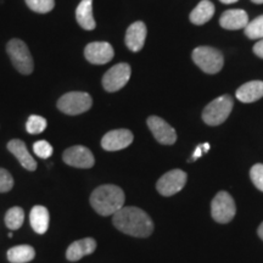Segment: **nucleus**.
Returning <instances> with one entry per match:
<instances>
[{
  "instance_id": "obj_13",
  "label": "nucleus",
  "mask_w": 263,
  "mask_h": 263,
  "mask_svg": "<svg viewBox=\"0 0 263 263\" xmlns=\"http://www.w3.org/2000/svg\"><path fill=\"white\" fill-rule=\"evenodd\" d=\"M133 133L128 129H115L105 134L101 139V146L106 151L126 149L133 143Z\"/></svg>"
},
{
  "instance_id": "obj_19",
  "label": "nucleus",
  "mask_w": 263,
  "mask_h": 263,
  "mask_svg": "<svg viewBox=\"0 0 263 263\" xmlns=\"http://www.w3.org/2000/svg\"><path fill=\"white\" fill-rule=\"evenodd\" d=\"M49 221H50V216H49L47 207L37 205L31 210L29 222H31L33 230L37 234H44V233H47L49 228Z\"/></svg>"
},
{
  "instance_id": "obj_31",
  "label": "nucleus",
  "mask_w": 263,
  "mask_h": 263,
  "mask_svg": "<svg viewBox=\"0 0 263 263\" xmlns=\"http://www.w3.org/2000/svg\"><path fill=\"white\" fill-rule=\"evenodd\" d=\"M202 154H203V151H202V144H201V145L197 146V147H196V150L194 151L193 157H192V159L189 160V162H193V161H196L197 159H200V157H201Z\"/></svg>"
},
{
  "instance_id": "obj_7",
  "label": "nucleus",
  "mask_w": 263,
  "mask_h": 263,
  "mask_svg": "<svg viewBox=\"0 0 263 263\" xmlns=\"http://www.w3.org/2000/svg\"><path fill=\"white\" fill-rule=\"evenodd\" d=\"M236 213V207L234 199L227 192H219L213 197L211 202V215L216 222L229 223L234 218Z\"/></svg>"
},
{
  "instance_id": "obj_3",
  "label": "nucleus",
  "mask_w": 263,
  "mask_h": 263,
  "mask_svg": "<svg viewBox=\"0 0 263 263\" xmlns=\"http://www.w3.org/2000/svg\"><path fill=\"white\" fill-rule=\"evenodd\" d=\"M233 105V99L228 94L215 99L202 111L203 122L209 126H219L229 117Z\"/></svg>"
},
{
  "instance_id": "obj_35",
  "label": "nucleus",
  "mask_w": 263,
  "mask_h": 263,
  "mask_svg": "<svg viewBox=\"0 0 263 263\" xmlns=\"http://www.w3.org/2000/svg\"><path fill=\"white\" fill-rule=\"evenodd\" d=\"M251 2L255 4H263V0H251Z\"/></svg>"
},
{
  "instance_id": "obj_33",
  "label": "nucleus",
  "mask_w": 263,
  "mask_h": 263,
  "mask_svg": "<svg viewBox=\"0 0 263 263\" xmlns=\"http://www.w3.org/2000/svg\"><path fill=\"white\" fill-rule=\"evenodd\" d=\"M209 150H210V144L209 143H205V144H202V151L203 153H209Z\"/></svg>"
},
{
  "instance_id": "obj_30",
  "label": "nucleus",
  "mask_w": 263,
  "mask_h": 263,
  "mask_svg": "<svg viewBox=\"0 0 263 263\" xmlns=\"http://www.w3.org/2000/svg\"><path fill=\"white\" fill-rule=\"evenodd\" d=\"M254 52H255V55H257L258 58L263 59V39H261V41H258L257 43H256L255 47H254Z\"/></svg>"
},
{
  "instance_id": "obj_10",
  "label": "nucleus",
  "mask_w": 263,
  "mask_h": 263,
  "mask_svg": "<svg viewBox=\"0 0 263 263\" xmlns=\"http://www.w3.org/2000/svg\"><path fill=\"white\" fill-rule=\"evenodd\" d=\"M62 160L66 164L76 167V168H91L95 163L91 151L82 145H74L65 150Z\"/></svg>"
},
{
  "instance_id": "obj_12",
  "label": "nucleus",
  "mask_w": 263,
  "mask_h": 263,
  "mask_svg": "<svg viewBox=\"0 0 263 263\" xmlns=\"http://www.w3.org/2000/svg\"><path fill=\"white\" fill-rule=\"evenodd\" d=\"M114 48L107 42H93L84 49V57L90 64L104 65L112 60Z\"/></svg>"
},
{
  "instance_id": "obj_15",
  "label": "nucleus",
  "mask_w": 263,
  "mask_h": 263,
  "mask_svg": "<svg viewBox=\"0 0 263 263\" xmlns=\"http://www.w3.org/2000/svg\"><path fill=\"white\" fill-rule=\"evenodd\" d=\"M146 26L144 22L137 21L129 26L126 33V45L130 51H140L146 39Z\"/></svg>"
},
{
  "instance_id": "obj_2",
  "label": "nucleus",
  "mask_w": 263,
  "mask_h": 263,
  "mask_svg": "<svg viewBox=\"0 0 263 263\" xmlns=\"http://www.w3.org/2000/svg\"><path fill=\"white\" fill-rule=\"evenodd\" d=\"M124 192L114 184L98 186L90 195V205L100 216H114L124 207Z\"/></svg>"
},
{
  "instance_id": "obj_18",
  "label": "nucleus",
  "mask_w": 263,
  "mask_h": 263,
  "mask_svg": "<svg viewBox=\"0 0 263 263\" xmlns=\"http://www.w3.org/2000/svg\"><path fill=\"white\" fill-rule=\"evenodd\" d=\"M235 97L241 103L249 104L255 103L263 98V82L262 81H252L242 84L241 87L236 90Z\"/></svg>"
},
{
  "instance_id": "obj_29",
  "label": "nucleus",
  "mask_w": 263,
  "mask_h": 263,
  "mask_svg": "<svg viewBox=\"0 0 263 263\" xmlns=\"http://www.w3.org/2000/svg\"><path fill=\"white\" fill-rule=\"evenodd\" d=\"M14 186V178L8 171L0 168V193H8Z\"/></svg>"
},
{
  "instance_id": "obj_34",
  "label": "nucleus",
  "mask_w": 263,
  "mask_h": 263,
  "mask_svg": "<svg viewBox=\"0 0 263 263\" xmlns=\"http://www.w3.org/2000/svg\"><path fill=\"white\" fill-rule=\"evenodd\" d=\"M223 4H234V3L239 2V0H219Z\"/></svg>"
},
{
  "instance_id": "obj_9",
  "label": "nucleus",
  "mask_w": 263,
  "mask_h": 263,
  "mask_svg": "<svg viewBox=\"0 0 263 263\" xmlns=\"http://www.w3.org/2000/svg\"><path fill=\"white\" fill-rule=\"evenodd\" d=\"M130 66L128 64H118L111 67L103 77V87L106 91L114 93L122 89L130 78Z\"/></svg>"
},
{
  "instance_id": "obj_27",
  "label": "nucleus",
  "mask_w": 263,
  "mask_h": 263,
  "mask_svg": "<svg viewBox=\"0 0 263 263\" xmlns=\"http://www.w3.org/2000/svg\"><path fill=\"white\" fill-rule=\"evenodd\" d=\"M33 151H34L35 155L41 157V159H48V157H50L52 155L54 149H52V146L47 140H39L35 141L34 145H33Z\"/></svg>"
},
{
  "instance_id": "obj_23",
  "label": "nucleus",
  "mask_w": 263,
  "mask_h": 263,
  "mask_svg": "<svg viewBox=\"0 0 263 263\" xmlns=\"http://www.w3.org/2000/svg\"><path fill=\"white\" fill-rule=\"evenodd\" d=\"M25 221V211L21 207H11L5 215V224L9 229L17 230L22 227Z\"/></svg>"
},
{
  "instance_id": "obj_21",
  "label": "nucleus",
  "mask_w": 263,
  "mask_h": 263,
  "mask_svg": "<svg viewBox=\"0 0 263 263\" xmlns=\"http://www.w3.org/2000/svg\"><path fill=\"white\" fill-rule=\"evenodd\" d=\"M213 15H215V5L210 0H202L193 10L189 18L192 21V24L201 26L205 25L206 22H209Z\"/></svg>"
},
{
  "instance_id": "obj_16",
  "label": "nucleus",
  "mask_w": 263,
  "mask_h": 263,
  "mask_svg": "<svg viewBox=\"0 0 263 263\" xmlns=\"http://www.w3.org/2000/svg\"><path fill=\"white\" fill-rule=\"evenodd\" d=\"M249 24V16L246 14V11L241 9H233V10H227L219 18V25L223 28L230 29V31H234V29H241L245 28Z\"/></svg>"
},
{
  "instance_id": "obj_11",
  "label": "nucleus",
  "mask_w": 263,
  "mask_h": 263,
  "mask_svg": "<svg viewBox=\"0 0 263 263\" xmlns=\"http://www.w3.org/2000/svg\"><path fill=\"white\" fill-rule=\"evenodd\" d=\"M147 127L155 139L162 145H172L177 141V133L172 126L159 116L147 118Z\"/></svg>"
},
{
  "instance_id": "obj_20",
  "label": "nucleus",
  "mask_w": 263,
  "mask_h": 263,
  "mask_svg": "<svg viewBox=\"0 0 263 263\" xmlns=\"http://www.w3.org/2000/svg\"><path fill=\"white\" fill-rule=\"evenodd\" d=\"M76 18L83 29L91 31L95 28V20L93 16V0H82L76 9Z\"/></svg>"
},
{
  "instance_id": "obj_17",
  "label": "nucleus",
  "mask_w": 263,
  "mask_h": 263,
  "mask_svg": "<svg viewBox=\"0 0 263 263\" xmlns=\"http://www.w3.org/2000/svg\"><path fill=\"white\" fill-rule=\"evenodd\" d=\"M8 149L18 160V162L21 163L24 168L28 171H35V168H37V162L29 154L24 141L20 139H12L11 141H9Z\"/></svg>"
},
{
  "instance_id": "obj_32",
  "label": "nucleus",
  "mask_w": 263,
  "mask_h": 263,
  "mask_svg": "<svg viewBox=\"0 0 263 263\" xmlns=\"http://www.w3.org/2000/svg\"><path fill=\"white\" fill-rule=\"evenodd\" d=\"M257 234H258L259 238H261V239L263 240V222H262L261 224H259V227H258V229H257Z\"/></svg>"
},
{
  "instance_id": "obj_28",
  "label": "nucleus",
  "mask_w": 263,
  "mask_h": 263,
  "mask_svg": "<svg viewBox=\"0 0 263 263\" xmlns=\"http://www.w3.org/2000/svg\"><path fill=\"white\" fill-rule=\"evenodd\" d=\"M250 178H251L254 185L258 190L263 192V164L262 163H256L252 166V168L250 170Z\"/></svg>"
},
{
  "instance_id": "obj_26",
  "label": "nucleus",
  "mask_w": 263,
  "mask_h": 263,
  "mask_svg": "<svg viewBox=\"0 0 263 263\" xmlns=\"http://www.w3.org/2000/svg\"><path fill=\"white\" fill-rule=\"evenodd\" d=\"M26 4L38 14H47L54 9L55 2L54 0H26Z\"/></svg>"
},
{
  "instance_id": "obj_5",
  "label": "nucleus",
  "mask_w": 263,
  "mask_h": 263,
  "mask_svg": "<svg viewBox=\"0 0 263 263\" xmlns=\"http://www.w3.org/2000/svg\"><path fill=\"white\" fill-rule=\"evenodd\" d=\"M91 105H93L91 97L83 91H71V93L62 95L60 100L58 101L59 110L70 116L87 112Z\"/></svg>"
},
{
  "instance_id": "obj_4",
  "label": "nucleus",
  "mask_w": 263,
  "mask_h": 263,
  "mask_svg": "<svg viewBox=\"0 0 263 263\" xmlns=\"http://www.w3.org/2000/svg\"><path fill=\"white\" fill-rule=\"evenodd\" d=\"M193 61L209 74L218 73L224 64L222 52L211 47H197L193 51Z\"/></svg>"
},
{
  "instance_id": "obj_6",
  "label": "nucleus",
  "mask_w": 263,
  "mask_h": 263,
  "mask_svg": "<svg viewBox=\"0 0 263 263\" xmlns=\"http://www.w3.org/2000/svg\"><path fill=\"white\" fill-rule=\"evenodd\" d=\"M8 54L11 59L12 65L20 73L29 74L32 73L33 67V59L31 52L28 50V47L26 45L25 42L20 41V39H11L8 43Z\"/></svg>"
},
{
  "instance_id": "obj_1",
  "label": "nucleus",
  "mask_w": 263,
  "mask_h": 263,
  "mask_svg": "<svg viewBox=\"0 0 263 263\" xmlns=\"http://www.w3.org/2000/svg\"><path fill=\"white\" fill-rule=\"evenodd\" d=\"M112 223L120 232L136 238H147L154 232V222L150 216L133 206H124L115 213Z\"/></svg>"
},
{
  "instance_id": "obj_24",
  "label": "nucleus",
  "mask_w": 263,
  "mask_h": 263,
  "mask_svg": "<svg viewBox=\"0 0 263 263\" xmlns=\"http://www.w3.org/2000/svg\"><path fill=\"white\" fill-rule=\"evenodd\" d=\"M245 35L249 39H263V15L249 22L245 27Z\"/></svg>"
},
{
  "instance_id": "obj_8",
  "label": "nucleus",
  "mask_w": 263,
  "mask_h": 263,
  "mask_svg": "<svg viewBox=\"0 0 263 263\" xmlns=\"http://www.w3.org/2000/svg\"><path fill=\"white\" fill-rule=\"evenodd\" d=\"M188 176L182 170H172L157 180L156 189L162 196H172L179 193L186 184Z\"/></svg>"
},
{
  "instance_id": "obj_14",
  "label": "nucleus",
  "mask_w": 263,
  "mask_h": 263,
  "mask_svg": "<svg viewBox=\"0 0 263 263\" xmlns=\"http://www.w3.org/2000/svg\"><path fill=\"white\" fill-rule=\"evenodd\" d=\"M97 250V241L93 238H85L73 241L66 251V258L71 262H77L84 256L91 255Z\"/></svg>"
},
{
  "instance_id": "obj_22",
  "label": "nucleus",
  "mask_w": 263,
  "mask_h": 263,
  "mask_svg": "<svg viewBox=\"0 0 263 263\" xmlns=\"http://www.w3.org/2000/svg\"><path fill=\"white\" fill-rule=\"evenodd\" d=\"M34 257V249L29 245L14 246L8 251V259L11 263H28Z\"/></svg>"
},
{
  "instance_id": "obj_25",
  "label": "nucleus",
  "mask_w": 263,
  "mask_h": 263,
  "mask_svg": "<svg viewBox=\"0 0 263 263\" xmlns=\"http://www.w3.org/2000/svg\"><path fill=\"white\" fill-rule=\"evenodd\" d=\"M47 126L48 122L44 117L38 116V115H32V116H29L27 124H26V129L29 134H41L42 132L45 130Z\"/></svg>"
}]
</instances>
